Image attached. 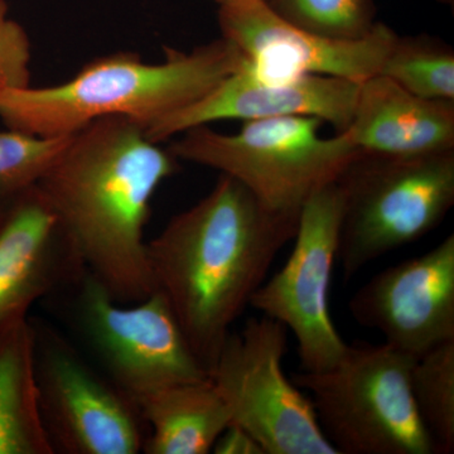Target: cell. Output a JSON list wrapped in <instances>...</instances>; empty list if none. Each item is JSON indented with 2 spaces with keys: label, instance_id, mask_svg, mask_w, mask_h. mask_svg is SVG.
<instances>
[{
  "label": "cell",
  "instance_id": "obj_1",
  "mask_svg": "<svg viewBox=\"0 0 454 454\" xmlns=\"http://www.w3.org/2000/svg\"><path fill=\"white\" fill-rule=\"evenodd\" d=\"M177 170L142 124L106 116L70 136L37 184L86 270L119 303L155 291L145 227L155 192Z\"/></svg>",
  "mask_w": 454,
  "mask_h": 454
},
{
  "label": "cell",
  "instance_id": "obj_2",
  "mask_svg": "<svg viewBox=\"0 0 454 454\" xmlns=\"http://www.w3.org/2000/svg\"><path fill=\"white\" fill-rule=\"evenodd\" d=\"M298 220L269 210L240 182L220 175L208 195L146 241L155 291L208 372L278 254L294 239Z\"/></svg>",
  "mask_w": 454,
  "mask_h": 454
},
{
  "label": "cell",
  "instance_id": "obj_3",
  "mask_svg": "<svg viewBox=\"0 0 454 454\" xmlns=\"http://www.w3.org/2000/svg\"><path fill=\"white\" fill-rule=\"evenodd\" d=\"M164 51L157 64L124 51L92 59L59 85L8 90L0 94V121L49 138L73 136L106 116H127L146 128L199 100L247 62L223 37L191 51Z\"/></svg>",
  "mask_w": 454,
  "mask_h": 454
},
{
  "label": "cell",
  "instance_id": "obj_4",
  "mask_svg": "<svg viewBox=\"0 0 454 454\" xmlns=\"http://www.w3.org/2000/svg\"><path fill=\"white\" fill-rule=\"evenodd\" d=\"M325 122L312 116L245 121L220 133L208 125L179 134L169 153L240 182L269 210L300 216L317 191L336 182L363 153L346 133L321 136Z\"/></svg>",
  "mask_w": 454,
  "mask_h": 454
},
{
  "label": "cell",
  "instance_id": "obj_5",
  "mask_svg": "<svg viewBox=\"0 0 454 454\" xmlns=\"http://www.w3.org/2000/svg\"><path fill=\"white\" fill-rule=\"evenodd\" d=\"M414 361L385 342H355L331 369L293 373L292 380L309 391L337 453L434 454L411 395Z\"/></svg>",
  "mask_w": 454,
  "mask_h": 454
},
{
  "label": "cell",
  "instance_id": "obj_6",
  "mask_svg": "<svg viewBox=\"0 0 454 454\" xmlns=\"http://www.w3.org/2000/svg\"><path fill=\"white\" fill-rule=\"evenodd\" d=\"M337 184L343 195L339 260L349 280L444 220L454 205V152L418 157L363 152Z\"/></svg>",
  "mask_w": 454,
  "mask_h": 454
},
{
  "label": "cell",
  "instance_id": "obj_7",
  "mask_svg": "<svg viewBox=\"0 0 454 454\" xmlns=\"http://www.w3.org/2000/svg\"><path fill=\"white\" fill-rule=\"evenodd\" d=\"M51 298L65 307L92 363L134 402L169 385L210 378L160 292L119 303L86 270Z\"/></svg>",
  "mask_w": 454,
  "mask_h": 454
},
{
  "label": "cell",
  "instance_id": "obj_8",
  "mask_svg": "<svg viewBox=\"0 0 454 454\" xmlns=\"http://www.w3.org/2000/svg\"><path fill=\"white\" fill-rule=\"evenodd\" d=\"M38 414L52 454H138V405L70 340L31 318Z\"/></svg>",
  "mask_w": 454,
  "mask_h": 454
},
{
  "label": "cell",
  "instance_id": "obj_9",
  "mask_svg": "<svg viewBox=\"0 0 454 454\" xmlns=\"http://www.w3.org/2000/svg\"><path fill=\"white\" fill-rule=\"evenodd\" d=\"M286 333L276 319L252 317L240 333L227 336L208 376L231 423L247 430L265 454H339L310 397L284 372Z\"/></svg>",
  "mask_w": 454,
  "mask_h": 454
},
{
  "label": "cell",
  "instance_id": "obj_10",
  "mask_svg": "<svg viewBox=\"0 0 454 454\" xmlns=\"http://www.w3.org/2000/svg\"><path fill=\"white\" fill-rule=\"evenodd\" d=\"M342 212L337 181L317 191L301 208L291 256L250 301V307L291 331L304 372L331 369L348 348L330 309Z\"/></svg>",
  "mask_w": 454,
  "mask_h": 454
},
{
  "label": "cell",
  "instance_id": "obj_11",
  "mask_svg": "<svg viewBox=\"0 0 454 454\" xmlns=\"http://www.w3.org/2000/svg\"><path fill=\"white\" fill-rule=\"evenodd\" d=\"M221 37L241 51L260 76L271 79L317 74L363 83L380 73L396 33L376 23L356 40L328 37L278 16L265 0L220 4Z\"/></svg>",
  "mask_w": 454,
  "mask_h": 454
},
{
  "label": "cell",
  "instance_id": "obj_12",
  "mask_svg": "<svg viewBox=\"0 0 454 454\" xmlns=\"http://www.w3.org/2000/svg\"><path fill=\"white\" fill-rule=\"evenodd\" d=\"M348 310L415 358L454 340V235L373 276L352 295Z\"/></svg>",
  "mask_w": 454,
  "mask_h": 454
},
{
  "label": "cell",
  "instance_id": "obj_13",
  "mask_svg": "<svg viewBox=\"0 0 454 454\" xmlns=\"http://www.w3.org/2000/svg\"><path fill=\"white\" fill-rule=\"evenodd\" d=\"M360 85L317 74L271 79L260 76L247 61L240 70L229 74L199 100L149 124L145 128V134L153 142L163 143L214 121L286 116L318 118L333 125L337 133H343L354 118Z\"/></svg>",
  "mask_w": 454,
  "mask_h": 454
},
{
  "label": "cell",
  "instance_id": "obj_14",
  "mask_svg": "<svg viewBox=\"0 0 454 454\" xmlns=\"http://www.w3.org/2000/svg\"><path fill=\"white\" fill-rule=\"evenodd\" d=\"M82 256L37 186L0 208V331L85 273Z\"/></svg>",
  "mask_w": 454,
  "mask_h": 454
},
{
  "label": "cell",
  "instance_id": "obj_15",
  "mask_svg": "<svg viewBox=\"0 0 454 454\" xmlns=\"http://www.w3.org/2000/svg\"><path fill=\"white\" fill-rule=\"evenodd\" d=\"M364 153L418 157L454 152V101L417 97L376 74L360 85L343 131Z\"/></svg>",
  "mask_w": 454,
  "mask_h": 454
},
{
  "label": "cell",
  "instance_id": "obj_16",
  "mask_svg": "<svg viewBox=\"0 0 454 454\" xmlns=\"http://www.w3.org/2000/svg\"><path fill=\"white\" fill-rule=\"evenodd\" d=\"M145 420L146 454H207L231 423L210 378L179 382L137 400Z\"/></svg>",
  "mask_w": 454,
  "mask_h": 454
},
{
  "label": "cell",
  "instance_id": "obj_17",
  "mask_svg": "<svg viewBox=\"0 0 454 454\" xmlns=\"http://www.w3.org/2000/svg\"><path fill=\"white\" fill-rule=\"evenodd\" d=\"M0 454H52L38 414L29 318L0 331Z\"/></svg>",
  "mask_w": 454,
  "mask_h": 454
},
{
  "label": "cell",
  "instance_id": "obj_18",
  "mask_svg": "<svg viewBox=\"0 0 454 454\" xmlns=\"http://www.w3.org/2000/svg\"><path fill=\"white\" fill-rule=\"evenodd\" d=\"M379 74L417 97L454 101V51L432 35H396Z\"/></svg>",
  "mask_w": 454,
  "mask_h": 454
},
{
  "label": "cell",
  "instance_id": "obj_19",
  "mask_svg": "<svg viewBox=\"0 0 454 454\" xmlns=\"http://www.w3.org/2000/svg\"><path fill=\"white\" fill-rule=\"evenodd\" d=\"M415 408L435 454L454 452V340L415 358L411 372Z\"/></svg>",
  "mask_w": 454,
  "mask_h": 454
},
{
  "label": "cell",
  "instance_id": "obj_20",
  "mask_svg": "<svg viewBox=\"0 0 454 454\" xmlns=\"http://www.w3.org/2000/svg\"><path fill=\"white\" fill-rule=\"evenodd\" d=\"M269 7L293 23L328 37L356 40L376 26L372 0H265Z\"/></svg>",
  "mask_w": 454,
  "mask_h": 454
},
{
  "label": "cell",
  "instance_id": "obj_21",
  "mask_svg": "<svg viewBox=\"0 0 454 454\" xmlns=\"http://www.w3.org/2000/svg\"><path fill=\"white\" fill-rule=\"evenodd\" d=\"M68 138L32 136L8 128L0 131V208L37 186Z\"/></svg>",
  "mask_w": 454,
  "mask_h": 454
},
{
  "label": "cell",
  "instance_id": "obj_22",
  "mask_svg": "<svg viewBox=\"0 0 454 454\" xmlns=\"http://www.w3.org/2000/svg\"><path fill=\"white\" fill-rule=\"evenodd\" d=\"M31 59L26 29L9 17L7 2L0 0V94L32 85Z\"/></svg>",
  "mask_w": 454,
  "mask_h": 454
},
{
  "label": "cell",
  "instance_id": "obj_23",
  "mask_svg": "<svg viewBox=\"0 0 454 454\" xmlns=\"http://www.w3.org/2000/svg\"><path fill=\"white\" fill-rule=\"evenodd\" d=\"M216 454H265L258 442L243 428L230 423L215 442Z\"/></svg>",
  "mask_w": 454,
  "mask_h": 454
},
{
  "label": "cell",
  "instance_id": "obj_24",
  "mask_svg": "<svg viewBox=\"0 0 454 454\" xmlns=\"http://www.w3.org/2000/svg\"><path fill=\"white\" fill-rule=\"evenodd\" d=\"M214 2H216L217 4H225V3L229 2H235V0H214Z\"/></svg>",
  "mask_w": 454,
  "mask_h": 454
}]
</instances>
